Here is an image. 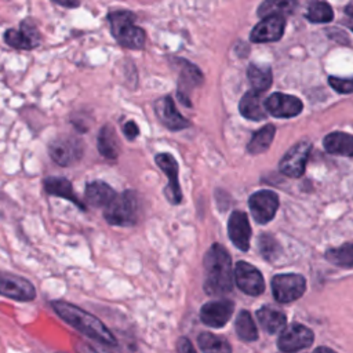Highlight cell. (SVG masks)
Segmentation results:
<instances>
[{"label": "cell", "instance_id": "obj_7", "mask_svg": "<svg viewBox=\"0 0 353 353\" xmlns=\"http://www.w3.org/2000/svg\"><path fill=\"white\" fill-rule=\"evenodd\" d=\"M48 153L57 164L68 167L83 156V142L76 137H59L48 145Z\"/></svg>", "mask_w": 353, "mask_h": 353}, {"label": "cell", "instance_id": "obj_38", "mask_svg": "<svg viewBox=\"0 0 353 353\" xmlns=\"http://www.w3.org/2000/svg\"><path fill=\"white\" fill-rule=\"evenodd\" d=\"M55 4L58 6H62V7H68V8H72V7H79V1H54Z\"/></svg>", "mask_w": 353, "mask_h": 353}, {"label": "cell", "instance_id": "obj_37", "mask_svg": "<svg viewBox=\"0 0 353 353\" xmlns=\"http://www.w3.org/2000/svg\"><path fill=\"white\" fill-rule=\"evenodd\" d=\"M74 349H76L77 353H102V352L97 350L92 345H90V343H87V342H81V341H80V342H76Z\"/></svg>", "mask_w": 353, "mask_h": 353}, {"label": "cell", "instance_id": "obj_27", "mask_svg": "<svg viewBox=\"0 0 353 353\" xmlns=\"http://www.w3.org/2000/svg\"><path fill=\"white\" fill-rule=\"evenodd\" d=\"M248 80L252 85V90L265 92L272 84V70L268 65H255L251 63L247 70Z\"/></svg>", "mask_w": 353, "mask_h": 353}, {"label": "cell", "instance_id": "obj_20", "mask_svg": "<svg viewBox=\"0 0 353 353\" xmlns=\"http://www.w3.org/2000/svg\"><path fill=\"white\" fill-rule=\"evenodd\" d=\"M43 185H44V190L48 194L66 199V200L72 201L73 204H76L80 210L85 211L84 203H81V200L77 197V194L73 190V186H72L70 181H68L66 178H63V176H47L43 182Z\"/></svg>", "mask_w": 353, "mask_h": 353}, {"label": "cell", "instance_id": "obj_22", "mask_svg": "<svg viewBox=\"0 0 353 353\" xmlns=\"http://www.w3.org/2000/svg\"><path fill=\"white\" fill-rule=\"evenodd\" d=\"M117 193L103 181H92L85 186V200L94 207H106Z\"/></svg>", "mask_w": 353, "mask_h": 353}, {"label": "cell", "instance_id": "obj_12", "mask_svg": "<svg viewBox=\"0 0 353 353\" xmlns=\"http://www.w3.org/2000/svg\"><path fill=\"white\" fill-rule=\"evenodd\" d=\"M154 113L159 121L171 131H181L190 125V121L178 112L175 102L170 95L156 99Z\"/></svg>", "mask_w": 353, "mask_h": 353}, {"label": "cell", "instance_id": "obj_34", "mask_svg": "<svg viewBox=\"0 0 353 353\" xmlns=\"http://www.w3.org/2000/svg\"><path fill=\"white\" fill-rule=\"evenodd\" d=\"M259 247L263 256L270 259V255H273V252L276 251V241L269 236H262L259 240Z\"/></svg>", "mask_w": 353, "mask_h": 353}, {"label": "cell", "instance_id": "obj_17", "mask_svg": "<svg viewBox=\"0 0 353 353\" xmlns=\"http://www.w3.org/2000/svg\"><path fill=\"white\" fill-rule=\"evenodd\" d=\"M266 110L274 117H292L301 113L303 105L299 98L283 92L272 94L266 101Z\"/></svg>", "mask_w": 353, "mask_h": 353}, {"label": "cell", "instance_id": "obj_10", "mask_svg": "<svg viewBox=\"0 0 353 353\" xmlns=\"http://www.w3.org/2000/svg\"><path fill=\"white\" fill-rule=\"evenodd\" d=\"M4 41L17 50H33L40 44V33L30 19H23L18 29H8Z\"/></svg>", "mask_w": 353, "mask_h": 353}, {"label": "cell", "instance_id": "obj_15", "mask_svg": "<svg viewBox=\"0 0 353 353\" xmlns=\"http://www.w3.org/2000/svg\"><path fill=\"white\" fill-rule=\"evenodd\" d=\"M310 143L309 142H298L292 148L287 150L280 161V171L287 176H301L305 171L306 160L309 157Z\"/></svg>", "mask_w": 353, "mask_h": 353}, {"label": "cell", "instance_id": "obj_1", "mask_svg": "<svg viewBox=\"0 0 353 353\" xmlns=\"http://www.w3.org/2000/svg\"><path fill=\"white\" fill-rule=\"evenodd\" d=\"M51 306L54 312L65 323L72 325L74 330H77L83 335L92 338L103 345H109V346L117 345L116 336L97 316L65 301H52Z\"/></svg>", "mask_w": 353, "mask_h": 353}, {"label": "cell", "instance_id": "obj_25", "mask_svg": "<svg viewBox=\"0 0 353 353\" xmlns=\"http://www.w3.org/2000/svg\"><path fill=\"white\" fill-rule=\"evenodd\" d=\"M324 148L332 154L353 156V135L346 132H331L324 138Z\"/></svg>", "mask_w": 353, "mask_h": 353}, {"label": "cell", "instance_id": "obj_29", "mask_svg": "<svg viewBox=\"0 0 353 353\" xmlns=\"http://www.w3.org/2000/svg\"><path fill=\"white\" fill-rule=\"evenodd\" d=\"M234 328H236V332H237L239 338L243 339V341L252 342V341H256V338H258L256 325L252 320V316L247 310H241L237 314Z\"/></svg>", "mask_w": 353, "mask_h": 353}, {"label": "cell", "instance_id": "obj_35", "mask_svg": "<svg viewBox=\"0 0 353 353\" xmlns=\"http://www.w3.org/2000/svg\"><path fill=\"white\" fill-rule=\"evenodd\" d=\"M123 132L128 141H134L139 135V128L134 121H125L123 124Z\"/></svg>", "mask_w": 353, "mask_h": 353}, {"label": "cell", "instance_id": "obj_13", "mask_svg": "<svg viewBox=\"0 0 353 353\" xmlns=\"http://www.w3.org/2000/svg\"><path fill=\"white\" fill-rule=\"evenodd\" d=\"M234 305L229 299H216L204 303L200 309V320L212 328L223 327L232 317Z\"/></svg>", "mask_w": 353, "mask_h": 353}, {"label": "cell", "instance_id": "obj_32", "mask_svg": "<svg viewBox=\"0 0 353 353\" xmlns=\"http://www.w3.org/2000/svg\"><path fill=\"white\" fill-rule=\"evenodd\" d=\"M294 7H295L294 1H266V3L261 4L258 14L265 18L270 17V15L284 17L285 14L291 12Z\"/></svg>", "mask_w": 353, "mask_h": 353}, {"label": "cell", "instance_id": "obj_11", "mask_svg": "<svg viewBox=\"0 0 353 353\" xmlns=\"http://www.w3.org/2000/svg\"><path fill=\"white\" fill-rule=\"evenodd\" d=\"M234 281L247 295H261L265 290V281L261 272L248 262L240 261L234 266Z\"/></svg>", "mask_w": 353, "mask_h": 353}, {"label": "cell", "instance_id": "obj_8", "mask_svg": "<svg viewBox=\"0 0 353 353\" xmlns=\"http://www.w3.org/2000/svg\"><path fill=\"white\" fill-rule=\"evenodd\" d=\"M313 341L314 335L312 330L302 324L294 323L287 325L281 331L277 339V346L284 353H295L298 350L309 347L313 343Z\"/></svg>", "mask_w": 353, "mask_h": 353}, {"label": "cell", "instance_id": "obj_6", "mask_svg": "<svg viewBox=\"0 0 353 353\" xmlns=\"http://www.w3.org/2000/svg\"><path fill=\"white\" fill-rule=\"evenodd\" d=\"M0 295L19 302H29L36 298V288L28 279L0 270Z\"/></svg>", "mask_w": 353, "mask_h": 353}, {"label": "cell", "instance_id": "obj_39", "mask_svg": "<svg viewBox=\"0 0 353 353\" xmlns=\"http://www.w3.org/2000/svg\"><path fill=\"white\" fill-rule=\"evenodd\" d=\"M313 353H336V352H334L325 346H321V347H317L316 350H313Z\"/></svg>", "mask_w": 353, "mask_h": 353}, {"label": "cell", "instance_id": "obj_3", "mask_svg": "<svg viewBox=\"0 0 353 353\" xmlns=\"http://www.w3.org/2000/svg\"><path fill=\"white\" fill-rule=\"evenodd\" d=\"M112 36L116 41L130 50H141L146 41L145 30L135 25V14L128 10H117L108 14Z\"/></svg>", "mask_w": 353, "mask_h": 353}, {"label": "cell", "instance_id": "obj_5", "mask_svg": "<svg viewBox=\"0 0 353 353\" xmlns=\"http://www.w3.org/2000/svg\"><path fill=\"white\" fill-rule=\"evenodd\" d=\"M306 281L301 274H277L272 280V291L277 302L288 303L303 295Z\"/></svg>", "mask_w": 353, "mask_h": 353}, {"label": "cell", "instance_id": "obj_23", "mask_svg": "<svg viewBox=\"0 0 353 353\" xmlns=\"http://www.w3.org/2000/svg\"><path fill=\"white\" fill-rule=\"evenodd\" d=\"M98 150L108 160H116L120 153V142L110 124H105L98 134Z\"/></svg>", "mask_w": 353, "mask_h": 353}, {"label": "cell", "instance_id": "obj_18", "mask_svg": "<svg viewBox=\"0 0 353 353\" xmlns=\"http://www.w3.org/2000/svg\"><path fill=\"white\" fill-rule=\"evenodd\" d=\"M228 232L232 243L241 251H247L251 239V226L245 212L233 211L228 221Z\"/></svg>", "mask_w": 353, "mask_h": 353}, {"label": "cell", "instance_id": "obj_31", "mask_svg": "<svg viewBox=\"0 0 353 353\" xmlns=\"http://www.w3.org/2000/svg\"><path fill=\"white\" fill-rule=\"evenodd\" d=\"M306 18L314 23L328 22L334 18V12H332V8L330 7V4L324 3V1H314L307 7Z\"/></svg>", "mask_w": 353, "mask_h": 353}, {"label": "cell", "instance_id": "obj_41", "mask_svg": "<svg viewBox=\"0 0 353 353\" xmlns=\"http://www.w3.org/2000/svg\"><path fill=\"white\" fill-rule=\"evenodd\" d=\"M58 353H62V352H58Z\"/></svg>", "mask_w": 353, "mask_h": 353}, {"label": "cell", "instance_id": "obj_28", "mask_svg": "<svg viewBox=\"0 0 353 353\" xmlns=\"http://www.w3.org/2000/svg\"><path fill=\"white\" fill-rule=\"evenodd\" d=\"M274 132H276L274 127L272 124H266L265 127H262L252 135V138L247 146V150L251 154H259V153L265 152L270 146Z\"/></svg>", "mask_w": 353, "mask_h": 353}, {"label": "cell", "instance_id": "obj_14", "mask_svg": "<svg viewBox=\"0 0 353 353\" xmlns=\"http://www.w3.org/2000/svg\"><path fill=\"white\" fill-rule=\"evenodd\" d=\"M179 63V79H178V97L179 101L186 105V106H192L190 103V90L200 85L203 83V73L200 72V69L190 63L186 59H181L176 58L175 59Z\"/></svg>", "mask_w": 353, "mask_h": 353}, {"label": "cell", "instance_id": "obj_9", "mask_svg": "<svg viewBox=\"0 0 353 353\" xmlns=\"http://www.w3.org/2000/svg\"><path fill=\"white\" fill-rule=\"evenodd\" d=\"M154 161L157 164V167L167 175L168 178V183L165 186L164 194L167 197V200L176 205L182 201V189L179 185V178H178V172H179V165L175 160V157L171 153H159L154 157Z\"/></svg>", "mask_w": 353, "mask_h": 353}, {"label": "cell", "instance_id": "obj_33", "mask_svg": "<svg viewBox=\"0 0 353 353\" xmlns=\"http://www.w3.org/2000/svg\"><path fill=\"white\" fill-rule=\"evenodd\" d=\"M330 85L342 94H349L353 92V79H339V77H330L328 79Z\"/></svg>", "mask_w": 353, "mask_h": 353}, {"label": "cell", "instance_id": "obj_16", "mask_svg": "<svg viewBox=\"0 0 353 353\" xmlns=\"http://www.w3.org/2000/svg\"><path fill=\"white\" fill-rule=\"evenodd\" d=\"M248 205L254 219L259 223H266L277 211L279 197L272 190H259L250 197Z\"/></svg>", "mask_w": 353, "mask_h": 353}, {"label": "cell", "instance_id": "obj_26", "mask_svg": "<svg viewBox=\"0 0 353 353\" xmlns=\"http://www.w3.org/2000/svg\"><path fill=\"white\" fill-rule=\"evenodd\" d=\"M197 345L203 353H232L229 341L212 332H201L197 336Z\"/></svg>", "mask_w": 353, "mask_h": 353}, {"label": "cell", "instance_id": "obj_4", "mask_svg": "<svg viewBox=\"0 0 353 353\" xmlns=\"http://www.w3.org/2000/svg\"><path fill=\"white\" fill-rule=\"evenodd\" d=\"M138 196L134 190L117 193L105 207L103 218L113 226H132L138 221Z\"/></svg>", "mask_w": 353, "mask_h": 353}, {"label": "cell", "instance_id": "obj_2", "mask_svg": "<svg viewBox=\"0 0 353 353\" xmlns=\"http://www.w3.org/2000/svg\"><path fill=\"white\" fill-rule=\"evenodd\" d=\"M204 291L208 295H225L233 288L232 259L229 252L218 243H214L204 255Z\"/></svg>", "mask_w": 353, "mask_h": 353}, {"label": "cell", "instance_id": "obj_36", "mask_svg": "<svg viewBox=\"0 0 353 353\" xmlns=\"http://www.w3.org/2000/svg\"><path fill=\"white\" fill-rule=\"evenodd\" d=\"M176 353H197L192 342L186 336H179L176 341Z\"/></svg>", "mask_w": 353, "mask_h": 353}, {"label": "cell", "instance_id": "obj_24", "mask_svg": "<svg viewBox=\"0 0 353 353\" xmlns=\"http://www.w3.org/2000/svg\"><path fill=\"white\" fill-rule=\"evenodd\" d=\"M256 319L262 328L269 334H276L285 328V314L272 306H263L256 312Z\"/></svg>", "mask_w": 353, "mask_h": 353}, {"label": "cell", "instance_id": "obj_21", "mask_svg": "<svg viewBox=\"0 0 353 353\" xmlns=\"http://www.w3.org/2000/svg\"><path fill=\"white\" fill-rule=\"evenodd\" d=\"M263 92L255 91V90H250L247 91L241 101H240V113L250 120H263L268 116V110H266V105L263 102Z\"/></svg>", "mask_w": 353, "mask_h": 353}, {"label": "cell", "instance_id": "obj_40", "mask_svg": "<svg viewBox=\"0 0 353 353\" xmlns=\"http://www.w3.org/2000/svg\"><path fill=\"white\" fill-rule=\"evenodd\" d=\"M346 14L350 15V17H353V1L346 6Z\"/></svg>", "mask_w": 353, "mask_h": 353}, {"label": "cell", "instance_id": "obj_19", "mask_svg": "<svg viewBox=\"0 0 353 353\" xmlns=\"http://www.w3.org/2000/svg\"><path fill=\"white\" fill-rule=\"evenodd\" d=\"M284 17L281 15H270L263 18L251 32V41L254 43H268L276 41L283 36L284 32Z\"/></svg>", "mask_w": 353, "mask_h": 353}, {"label": "cell", "instance_id": "obj_30", "mask_svg": "<svg viewBox=\"0 0 353 353\" xmlns=\"http://www.w3.org/2000/svg\"><path fill=\"white\" fill-rule=\"evenodd\" d=\"M327 261L339 268H353V244L346 243L325 252Z\"/></svg>", "mask_w": 353, "mask_h": 353}]
</instances>
